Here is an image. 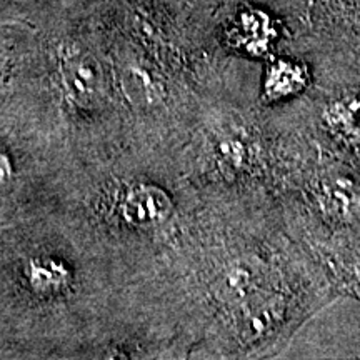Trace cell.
<instances>
[{"label":"cell","instance_id":"cell-1","mask_svg":"<svg viewBox=\"0 0 360 360\" xmlns=\"http://www.w3.org/2000/svg\"><path fill=\"white\" fill-rule=\"evenodd\" d=\"M60 75L67 96L75 105L92 109L103 97V74L92 53L69 45L60 56Z\"/></svg>","mask_w":360,"mask_h":360},{"label":"cell","instance_id":"cell-2","mask_svg":"<svg viewBox=\"0 0 360 360\" xmlns=\"http://www.w3.org/2000/svg\"><path fill=\"white\" fill-rule=\"evenodd\" d=\"M119 210L129 225L155 227L170 219L174 212V202L164 188L152 184H137L125 191Z\"/></svg>","mask_w":360,"mask_h":360},{"label":"cell","instance_id":"cell-3","mask_svg":"<svg viewBox=\"0 0 360 360\" xmlns=\"http://www.w3.org/2000/svg\"><path fill=\"white\" fill-rule=\"evenodd\" d=\"M25 281L35 294L56 295L70 283V270L64 262L52 257H34L25 265Z\"/></svg>","mask_w":360,"mask_h":360},{"label":"cell","instance_id":"cell-4","mask_svg":"<svg viewBox=\"0 0 360 360\" xmlns=\"http://www.w3.org/2000/svg\"><path fill=\"white\" fill-rule=\"evenodd\" d=\"M322 199L326 210L335 217H350L357 207V191L349 179H328L323 184Z\"/></svg>","mask_w":360,"mask_h":360},{"label":"cell","instance_id":"cell-5","mask_svg":"<svg viewBox=\"0 0 360 360\" xmlns=\"http://www.w3.org/2000/svg\"><path fill=\"white\" fill-rule=\"evenodd\" d=\"M265 85H267L265 90L272 98L290 96V94L302 89L304 74L297 65L281 62V64L272 65V69L269 70Z\"/></svg>","mask_w":360,"mask_h":360},{"label":"cell","instance_id":"cell-6","mask_svg":"<svg viewBox=\"0 0 360 360\" xmlns=\"http://www.w3.org/2000/svg\"><path fill=\"white\" fill-rule=\"evenodd\" d=\"M357 101L337 102L327 112V120L332 127L349 137H357Z\"/></svg>","mask_w":360,"mask_h":360},{"label":"cell","instance_id":"cell-7","mask_svg":"<svg viewBox=\"0 0 360 360\" xmlns=\"http://www.w3.org/2000/svg\"><path fill=\"white\" fill-rule=\"evenodd\" d=\"M124 85L125 92L135 102H154V98H157L154 82H152V79L148 77L146 72L139 69L125 70Z\"/></svg>","mask_w":360,"mask_h":360},{"label":"cell","instance_id":"cell-8","mask_svg":"<svg viewBox=\"0 0 360 360\" xmlns=\"http://www.w3.org/2000/svg\"><path fill=\"white\" fill-rule=\"evenodd\" d=\"M270 312L272 310L267 309V307H262V309H257L254 310V312H250L249 315V322L245 321V327L249 328L250 334H264L267 328H270L269 326L272 323V317H270Z\"/></svg>","mask_w":360,"mask_h":360},{"label":"cell","instance_id":"cell-9","mask_svg":"<svg viewBox=\"0 0 360 360\" xmlns=\"http://www.w3.org/2000/svg\"><path fill=\"white\" fill-rule=\"evenodd\" d=\"M13 177V164L8 152L0 146V186L11 182Z\"/></svg>","mask_w":360,"mask_h":360}]
</instances>
